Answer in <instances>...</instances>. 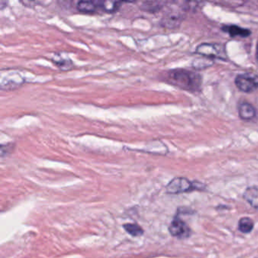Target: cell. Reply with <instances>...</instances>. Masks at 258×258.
<instances>
[{
  "label": "cell",
  "instance_id": "obj_1",
  "mask_svg": "<svg viewBox=\"0 0 258 258\" xmlns=\"http://www.w3.org/2000/svg\"><path fill=\"white\" fill-rule=\"evenodd\" d=\"M163 78L168 84L186 91H197L202 85L200 75L185 69L168 71L164 74Z\"/></svg>",
  "mask_w": 258,
  "mask_h": 258
},
{
  "label": "cell",
  "instance_id": "obj_2",
  "mask_svg": "<svg viewBox=\"0 0 258 258\" xmlns=\"http://www.w3.org/2000/svg\"><path fill=\"white\" fill-rule=\"evenodd\" d=\"M203 185L199 182H191L187 178L176 177L167 184L166 190L168 194L177 195L189 192L196 189L202 190Z\"/></svg>",
  "mask_w": 258,
  "mask_h": 258
},
{
  "label": "cell",
  "instance_id": "obj_3",
  "mask_svg": "<svg viewBox=\"0 0 258 258\" xmlns=\"http://www.w3.org/2000/svg\"><path fill=\"white\" fill-rule=\"evenodd\" d=\"M25 81L21 74L14 69H6L1 72V90H16L19 86H22Z\"/></svg>",
  "mask_w": 258,
  "mask_h": 258
},
{
  "label": "cell",
  "instance_id": "obj_4",
  "mask_svg": "<svg viewBox=\"0 0 258 258\" xmlns=\"http://www.w3.org/2000/svg\"><path fill=\"white\" fill-rule=\"evenodd\" d=\"M196 52L208 58H219L226 60V49L224 46L219 43H202L196 48Z\"/></svg>",
  "mask_w": 258,
  "mask_h": 258
},
{
  "label": "cell",
  "instance_id": "obj_5",
  "mask_svg": "<svg viewBox=\"0 0 258 258\" xmlns=\"http://www.w3.org/2000/svg\"><path fill=\"white\" fill-rule=\"evenodd\" d=\"M169 232L172 236L179 239L189 238L191 235V229L188 224L178 214L175 216L169 226Z\"/></svg>",
  "mask_w": 258,
  "mask_h": 258
},
{
  "label": "cell",
  "instance_id": "obj_6",
  "mask_svg": "<svg viewBox=\"0 0 258 258\" xmlns=\"http://www.w3.org/2000/svg\"><path fill=\"white\" fill-rule=\"evenodd\" d=\"M235 83L241 91L252 93L258 88V76L252 73L241 74L236 77Z\"/></svg>",
  "mask_w": 258,
  "mask_h": 258
},
{
  "label": "cell",
  "instance_id": "obj_7",
  "mask_svg": "<svg viewBox=\"0 0 258 258\" xmlns=\"http://www.w3.org/2000/svg\"><path fill=\"white\" fill-rule=\"evenodd\" d=\"M77 10L84 14L93 15L100 12L99 1H81L77 4Z\"/></svg>",
  "mask_w": 258,
  "mask_h": 258
},
{
  "label": "cell",
  "instance_id": "obj_8",
  "mask_svg": "<svg viewBox=\"0 0 258 258\" xmlns=\"http://www.w3.org/2000/svg\"><path fill=\"white\" fill-rule=\"evenodd\" d=\"M181 19H182V17L180 15L175 13V12H170L161 19V25L168 29H173L179 25Z\"/></svg>",
  "mask_w": 258,
  "mask_h": 258
},
{
  "label": "cell",
  "instance_id": "obj_9",
  "mask_svg": "<svg viewBox=\"0 0 258 258\" xmlns=\"http://www.w3.org/2000/svg\"><path fill=\"white\" fill-rule=\"evenodd\" d=\"M244 200L253 208L258 211V186L252 185L246 188L243 194Z\"/></svg>",
  "mask_w": 258,
  "mask_h": 258
},
{
  "label": "cell",
  "instance_id": "obj_10",
  "mask_svg": "<svg viewBox=\"0 0 258 258\" xmlns=\"http://www.w3.org/2000/svg\"><path fill=\"white\" fill-rule=\"evenodd\" d=\"M238 115L244 120H252L256 116V110L253 105L247 102L240 103L238 108Z\"/></svg>",
  "mask_w": 258,
  "mask_h": 258
},
{
  "label": "cell",
  "instance_id": "obj_11",
  "mask_svg": "<svg viewBox=\"0 0 258 258\" xmlns=\"http://www.w3.org/2000/svg\"><path fill=\"white\" fill-rule=\"evenodd\" d=\"M224 32L229 34L231 37H247L250 34V31L245 28H241L237 25H226L222 28Z\"/></svg>",
  "mask_w": 258,
  "mask_h": 258
},
{
  "label": "cell",
  "instance_id": "obj_12",
  "mask_svg": "<svg viewBox=\"0 0 258 258\" xmlns=\"http://www.w3.org/2000/svg\"><path fill=\"white\" fill-rule=\"evenodd\" d=\"M52 60L54 64H55L60 70L66 72V71H69L73 69V62H72V60H71L69 57H66V58H64V57L61 56V55L55 54Z\"/></svg>",
  "mask_w": 258,
  "mask_h": 258
},
{
  "label": "cell",
  "instance_id": "obj_13",
  "mask_svg": "<svg viewBox=\"0 0 258 258\" xmlns=\"http://www.w3.org/2000/svg\"><path fill=\"white\" fill-rule=\"evenodd\" d=\"M124 3L120 1H99L100 11L103 13H116Z\"/></svg>",
  "mask_w": 258,
  "mask_h": 258
},
{
  "label": "cell",
  "instance_id": "obj_14",
  "mask_svg": "<svg viewBox=\"0 0 258 258\" xmlns=\"http://www.w3.org/2000/svg\"><path fill=\"white\" fill-rule=\"evenodd\" d=\"M254 227L253 220L248 217H241L238 223V229L240 232L244 234H248L253 231Z\"/></svg>",
  "mask_w": 258,
  "mask_h": 258
},
{
  "label": "cell",
  "instance_id": "obj_15",
  "mask_svg": "<svg viewBox=\"0 0 258 258\" xmlns=\"http://www.w3.org/2000/svg\"><path fill=\"white\" fill-rule=\"evenodd\" d=\"M164 3L155 2V1H148V2L143 3L141 6V10L146 12H149L150 13H155L160 11L163 8Z\"/></svg>",
  "mask_w": 258,
  "mask_h": 258
},
{
  "label": "cell",
  "instance_id": "obj_16",
  "mask_svg": "<svg viewBox=\"0 0 258 258\" xmlns=\"http://www.w3.org/2000/svg\"><path fill=\"white\" fill-rule=\"evenodd\" d=\"M123 228L130 235H133V236H140L144 232L141 226L136 224V223H126L123 225Z\"/></svg>",
  "mask_w": 258,
  "mask_h": 258
},
{
  "label": "cell",
  "instance_id": "obj_17",
  "mask_svg": "<svg viewBox=\"0 0 258 258\" xmlns=\"http://www.w3.org/2000/svg\"><path fill=\"white\" fill-rule=\"evenodd\" d=\"M15 147V145L13 143L10 144L2 145L1 146V156L4 157V155H7L13 151V148Z\"/></svg>",
  "mask_w": 258,
  "mask_h": 258
},
{
  "label": "cell",
  "instance_id": "obj_18",
  "mask_svg": "<svg viewBox=\"0 0 258 258\" xmlns=\"http://www.w3.org/2000/svg\"><path fill=\"white\" fill-rule=\"evenodd\" d=\"M256 61H257V62H258V43H257V44H256Z\"/></svg>",
  "mask_w": 258,
  "mask_h": 258
}]
</instances>
